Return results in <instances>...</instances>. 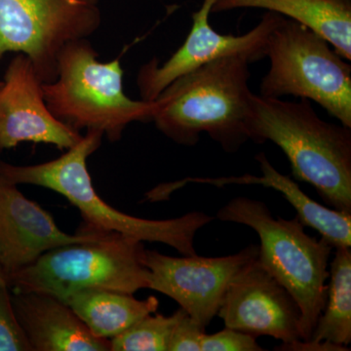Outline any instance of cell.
Segmentation results:
<instances>
[{"instance_id":"obj_1","label":"cell","mask_w":351,"mask_h":351,"mask_svg":"<svg viewBox=\"0 0 351 351\" xmlns=\"http://www.w3.org/2000/svg\"><path fill=\"white\" fill-rule=\"evenodd\" d=\"M249 140L280 147L293 177L311 184L332 209L351 214V128L324 121L308 100L299 103L252 93Z\"/></svg>"},{"instance_id":"obj_2","label":"cell","mask_w":351,"mask_h":351,"mask_svg":"<svg viewBox=\"0 0 351 351\" xmlns=\"http://www.w3.org/2000/svg\"><path fill=\"white\" fill-rule=\"evenodd\" d=\"M250 64L246 57L232 55L181 76L156 99L152 121L177 144L195 145L206 133L223 151L239 152L249 141Z\"/></svg>"},{"instance_id":"obj_3","label":"cell","mask_w":351,"mask_h":351,"mask_svg":"<svg viewBox=\"0 0 351 351\" xmlns=\"http://www.w3.org/2000/svg\"><path fill=\"white\" fill-rule=\"evenodd\" d=\"M104 134L87 131L66 154L48 162L18 166L0 161V178L16 184H34L56 191L75 205L86 225L101 232H117L138 241L159 242L184 256H195L196 232L213 221L203 212L179 218L147 219L122 213L101 199L92 184L87 158L100 147Z\"/></svg>"},{"instance_id":"obj_4","label":"cell","mask_w":351,"mask_h":351,"mask_svg":"<svg viewBox=\"0 0 351 351\" xmlns=\"http://www.w3.org/2000/svg\"><path fill=\"white\" fill-rule=\"evenodd\" d=\"M47 107L80 132L99 131L117 142L132 122L152 121L158 103L132 100L123 91L120 57L103 63L87 39L69 43L58 59L57 77L43 83Z\"/></svg>"},{"instance_id":"obj_5","label":"cell","mask_w":351,"mask_h":351,"mask_svg":"<svg viewBox=\"0 0 351 351\" xmlns=\"http://www.w3.org/2000/svg\"><path fill=\"white\" fill-rule=\"evenodd\" d=\"M217 218L249 226L258 233V262L297 302L302 313V341H308L326 302L328 263L334 248L326 240L307 234L297 216L274 218L260 200L233 198L219 210Z\"/></svg>"},{"instance_id":"obj_6","label":"cell","mask_w":351,"mask_h":351,"mask_svg":"<svg viewBox=\"0 0 351 351\" xmlns=\"http://www.w3.org/2000/svg\"><path fill=\"white\" fill-rule=\"evenodd\" d=\"M142 241L117 232L58 247L7 278L9 287L53 295L64 302L83 289L97 288L134 294L149 289Z\"/></svg>"},{"instance_id":"obj_7","label":"cell","mask_w":351,"mask_h":351,"mask_svg":"<svg viewBox=\"0 0 351 351\" xmlns=\"http://www.w3.org/2000/svg\"><path fill=\"white\" fill-rule=\"evenodd\" d=\"M270 66L260 96H294L315 101L339 123L351 128V66L326 39L281 16L267 43Z\"/></svg>"},{"instance_id":"obj_8","label":"cell","mask_w":351,"mask_h":351,"mask_svg":"<svg viewBox=\"0 0 351 351\" xmlns=\"http://www.w3.org/2000/svg\"><path fill=\"white\" fill-rule=\"evenodd\" d=\"M101 23L99 0H0V61L7 53L24 54L41 82H54L64 48Z\"/></svg>"},{"instance_id":"obj_9","label":"cell","mask_w":351,"mask_h":351,"mask_svg":"<svg viewBox=\"0 0 351 351\" xmlns=\"http://www.w3.org/2000/svg\"><path fill=\"white\" fill-rule=\"evenodd\" d=\"M258 256V245L254 244L218 258L170 257L145 250L143 263L149 272V289L174 300L206 329L218 314L232 279Z\"/></svg>"},{"instance_id":"obj_10","label":"cell","mask_w":351,"mask_h":351,"mask_svg":"<svg viewBox=\"0 0 351 351\" xmlns=\"http://www.w3.org/2000/svg\"><path fill=\"white\" fill-rule=\"evenodd\" d=\"M215 2L203 0L200 8L193 13L188 38L167 61L159 64L154 58L141 66L137 86L143 101H156L176 80L219 58L240 55L254 63L267 57L270 34L281 15L267 11L250 32L242 36L223 34L215 31L209 22Z\"/></svg>"},{"instance_id":"obj_11","label":"cell","mask_w":351,"mask_h":351,"mask_svg":"<svg viewBox=\"0 0 351 351\" xmlns=\"http://www.w3.org/2000/svg\"><path fill=\"white\" fill-rule=\"evenodd\" d=\"M217 315L226 328L256 338L270 336L282 345L302 341L301 309L258 258L232 279Z\"/></svg>"},{"instance_id":"obj_12","label":"cell","mask_w":351,"mask_h":351,"mask_svg":"<svg viewBox=\"0 0 351 351\" xmlns=\"http://www.w3.org/2000/svg\"><path fill=\"white\" fill-rule=\"evenodd\" d=\"M80 132L60 121L47 107L43 82L31 60L18 54L9 63L0 87V149L23 142L69 149L82 140Z\"/></svg>"},{"instance_id":"obj_13","label":"cell","mask_w":351,"mask_h":351,"mask_svg":"<svg viewBox=\"0 0 351 351\" xmlns=\"http://www.w3.org/2000/svg\"><path fill=\"white\" fill-rule=\"evenodd\" d=\"M103 232L87 225L75 235L64 232L48 212L0 178V277L4 280L46 252L92 241Z\"/></svg>"},{"instance_id":"obj_14","label":"cell","mask_w":351,"mask_h":351,"mask_svg":"<svg viewBox=\"0 0 351 351\" xmlns=\"http://www.w3.org/2000/svg\"><path fill=\"white\" fill-rule=\"evenodd\" d=\"M16 317L32 351H108L110 339L95 337L73 309L53 295L17 291Z\"/></svg>"},{"instance_id":"obj_15","label":"cell","mask_w":351,"mask_h":351,"mask_svg":"<svg viewBox=\"0 0 351 351\" xmlns=\"http://www.w3.org/2000/svg\"><path fill=\"white\" fill-rule=\"evenodd\" d=\"M263 177L244 175L242 177L199 179L200 182L223 186L225 184H261L282 193L285 199L295 208L297 217L304 226L317 230L321 239L326 240L332 248H350L351 214L323 206L308 197L290 177L278 172L263 152L256 156Z\"/></svg>"},{"instance_id":"obj_16","label":"cell","mask_w":351,"mask_h":351,"mask_svg":"<svg viewBox=\"0 0 351 351\" xmlns=\"http://www.w3.org/2000/svg\"><path fill=\"white\" fill-rule=\"evenodd\" d=\"M241 8L265 9L306 25L351 60L350 0H216L212 13Z\"/></svg>"},{"instance_id":"obj_17","label":"cell","mask_w":351,"mask_h":351,"mask_svg":"<svg viewBox=\"0 0 351 351\" xmlns=\"http://www.w3.org/2000/svg\"><path fill=\"white\" fill-rule=\"evenodd\" d=\"M327 299L311 339L281 346V350H348L351 343V249H335Z\"/></svg>"},{"instance_id":"obj_18","label":"cell","mask_w":351,"mask_h":351,"mask_svg":"<svg viewBox=\"0 0 351 351\" xmlns=\"http://www.w3.org/2000/svg\"><path fill=\"white\" fill-rule=\"evenodd\" d=\"M97 338L112 339L138 321L156 313L159 302L154 295L137 300L133 294L88 288L66 297L64 301Z\"/></svg>"},{"instance_id":"obj_19","label":"cell","mask_w":351,"mask_h":351,"mask_svg":"<svg viewBox=\"0 0 351 351\" xmlns=\"http://www.w3.org/2000/svg\"><path fill=\"white\" fill-rule=\"evenodd\" d=\"M149 314L110 341L112 351H168L181 307L172 315Z\"/></svg>"},{"instance_id":"obj_20","label":"cell","mask_w":351,"mask_h":351,"mask_svg":"<svg viewBox=\"0 0 351 351\" xmlns=\"http://www.w3.org/2000/svg\"><path fill=\"white\" fill-rule=\"evenodd\" d=\"M9 289L0 277V351H32L16 317Z\"/></svg>"},{"instance_id":"obj_21","label":"cell","mask_w":351,"mask_h":351,"mask_svg":"<svg viewBox=\"0 0 351 351\" xmlns=\"http://www.w3.org/2000/svg\"><path fill=\"white\" fill-rule=\"evenodd\" d=\"M256 337L237 330L225 328L216 334L204 335L201 339V351H263Z\"/></svg>"},{"instance_id":"obj_22","label":"cell","mask_w":351,"mask_h":351,"mask_svg":"<svg viewBox=\"0 0 351 351\" xmlns=\"http://www.w3.org/2000/svg\"><path fill=\"white\" fill-rule=\"evenodd\" d=\"M204 332V328L181 307V314L171 337L168 351H201V339Z\"/></svg>"},{"instance_id":"obj_23","label":"cell","mask_w":351,"mask_h":351,"mask_svg":"<svg viewBox=\"0 0 351 351\" xmlns=\"http://www.w3.org/2000/svg\"><path fill=\"white\" fill-rule=\"evenodd\" d=\"M2 85V80H0V87H1Z\"/></svg>"}]
</instances>
